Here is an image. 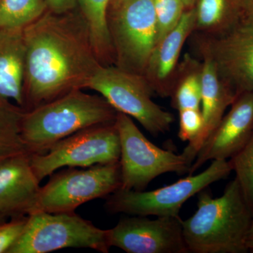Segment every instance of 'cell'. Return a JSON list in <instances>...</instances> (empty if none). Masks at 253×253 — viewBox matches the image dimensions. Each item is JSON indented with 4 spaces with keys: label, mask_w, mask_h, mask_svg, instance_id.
<instances>
[{
    "label": "cell",
    "mask_w": 253,
    "mask_h": 253,
    "mask_svg": "<svg viewBox=\"0 0 253 253\" xmlns=\"http://www.w3.org/2000/svg\"><path fill=\"white\" fill-rule=\"evenodd\" d=\"M23 32L26 111L86 89L101 66L78 8L63 14L46 10Z\"/></svg>",
    "instance_id": "cell-1"
},
{
    "label": "cell",
    "mask_w": 253,
    "mask_h": 253,
    "mask_svg": "<svg viewBox=\"0 0 253 253\" xmlns=\"http://www.w3.org/2000/svg\"><path fill=\"white\" fill-rule=\"evenodd\" d=\"M253 217L236 178L219 197L201 191L196 212L182 220L188 252L249 253L246 243Z\"/></svg>",
    "instance_id": "cell-2"
},
{
    "label": "cell",
    "mask_w": 253,
    "mask_h": 253,
    "mask_svg": "<svg viewBox=\"0 0 253 253\" xmlns=\"http://www.w3.org/2000/svg\"><path fill=\"white\" fill-rule=\"evenodd\" d=\"M118 111L101 95L74 89L34 109L21 120L23 140L30 154H43L78 131L116 122Z\"/></svg>",
    "instance_id": "cell-3"
},
{
    "label": "cell",
    "mask_w": 253,
    "mask_h": 253,
    "mask_svg": "<svg viewBox=\"0 0 253 253\" xmlns=\"http://www.w3.org/2000/svg\"><path fill=\"white\" fill-rule=\"evenodd\" d=\"M231 172L229 161H213L203 172L189 174L153 191L118 189L107 196L105 207L110 212L129 215L179 217L181 208L188 200L213 183L225 179Z\"/></svg>",
    "instance_id": "cell-4"
},
{
    "label": "cell",
    "mask_w": 253,
    "mask_h": 253,
    "mask_svg": "<svg viewBox=\"0 0 253 253\" xmlns=\"http://www.w3.org/2000/svg\"><path fill=\"white\" fill-rule=\"evenodd\" d=\"M66 248L109 253L108 229L96 227L74 212H35L28 215L22 234L8 253H46Z\"/></svg>",
    "instance_id": "cell-5"
},
{
    "label": "cell",
    "mask_w": 253,
    "mask_h": 253,
    "mask_svg": "<svg viewBox=\"0 0 253 253\" xmlns=\"http://www.w3.org/2000/svg\"><path fill=\"white\" fill-rule=\"evenodd\" d=\"M107 22L114 66L143 76L157 42L154 0H123L108 9Z\"/></svg>",
    "instance_id": "cell-6"
},
{
    "label": "cell",
    "mask_w": 253,
    "mask_h": 253,
    "mask_svg": "<svg viewBox=\"0 0 253 253\" xmlns=\"http://www.w3.org/2000/svg\"><path fill=\"white\" fill-rule=\"evenodd\" d=\"M86 89L96 91L118 113L134 118L154 136L170 129L174 116L155 103L144 76L112 66L101 65Z\"/></svg>",
    "instance_id": "cell-7"
},
{
    "label": "cell",
    "mask_w": 253,
    "mask_h": 253,
    "mask_svg": "<svg viewBox=\"0 0 253 253\" xmlns=\"http://www.w3.org/2000/svg\"><path fill=\"white\" fill-rule=\"evenodd\" d=\"M116 125L121 141V189L144 191L161 174L189 172L192 162L185 154H176L153 144L129 116L118 113Z\"/></svg>",
    "instance_id": "cell-8"
},
{
    "label": "cell",
    "mask_w": 253,
    "mask_h": 253,
    "mask_svg": "<svg viewBox=\"0 0 253 253\" xmlns=\"http://www.w3.org/2000/svg\"><path fill=\"white\" fill-rule=\"evenodd\" d=\"M121 186L120 161L96 165L86 169L71 168L55 174L41 188L33 212H73L81 205L107 197Z\"/></svg>",
    "instance_id": "cell-9"
},
{
    "label": "cell",
    "mask_w": 253,
    "mask_h": 253,
    "mask_svg": "<svg viewBox=\"0 0 253 253\" xmlns=\"http://www.w3.org/2000/svg\"><path fill=\"white\" fill-rule=\"evenodd\" d=\"M40 181L59 168H89L119 162L121 141L116 122L86 128L53 145L45 154H30Z\"/></svg>",
    "instance_id": "cell-10"
},
{
    "label": "cell",
    "mask_w": 253,
    "mask_h": 253,
    "mask_svg": "<svg viewBox=\"0 0 253 253\" xmlns=\"http://www.w3.org/2000/svg\"><path fill=\"white\" fill-rule=\"evenodd\" d=\"M191 36L200 57L211 60L236 96L253 91V19L242 18L218 36Z\"/></svg>",
    "instance_id": "cell-11"
},
{
    "label": "cell",
    "mask_w": 253,
    "mask_h": 253,
    "mask_svg": "<svg viewBox=\"0 0 253 253\" xmlns=\"http://www.w3.org/2000/svg\"><path fill=\"white\" fill-rule=\"evenodd\" d=\"M111 247L127 253H189L180 217L132 215L108 229Z\"/></svg>",
    "instance_id": "cell-12"
},
{
    "label": "cell",
    "mask_w": 253,
    "mask_h": 253,
    "mask_svg": "<svg viewBox=\"0 0 253 253\" xmlns=\"http://www.w3.org/2000/svg\"><path fill=\"white\" fill-rule=\"evenodd\" d=\"M230 107L200 150L189 174L208 161L230 159L249 140L253 131V91L239 95Z\"/></svg>",
    "instance_id": "cell-13"
},
{
    "label": "cell",
    "mask_w": 253,
    "mask_h": 253,
    "mask_svg": "<svg viewBox=\"0 0 253 253\" xmlns=\"http://www.w3.org/2000/svg\"><path fill=\"white\" fill-rule=\"evenodd\" d=\"M194 8L186 9L177 26L155 46L143 75L154 94L170 96L181 51L194 32Z\"/></svg>",
    "instance_id": "cell-14"
},
{
    "label": "cell",
    "mask_w": 253,
    "mask_h": 253,
    "mask_svg": "<svg viewBox=\"0 0 253 253\" xmlns=\"http://www.w3.org/2000/svg\"><path fill=\"white\" fill-rule=\"evenodd\" d=\"M40 182L32 168L29 154L0 163V213L6 218L31 214L41 191Z\"/></svg>",
    "instance_id": "cell-15"
},
{
    "label": "cell",
    "mask_w": 253,
    "mask_h": 253,
    "mask_svg": "<svg viewBox=\"0 0 253 253\" xmlns=\"http://www.w3.org/2000/svg\"><path fill=\"white\" fill-rule=\"evenodd\" d=\"M23 31L0 28V100L25 109Z\"/></svg>",
    "instance_id": "cell-16"
},
{
    "label": "cell",
    "mask_w": 253,
    "mask_h": 253,
    "mask_svg": "<svg viewBox=\"0 0 253 253\" xmlns=\"http://www.w3.org/2000/svg\"><path fill=\"white\" fill-rule=\"evenodd\" d=\"M201 61V112L204 117V127L193 151L195 159L205 142L224 117L226 110L230 107L237 98L234 91L219 76L211 60L203 58Z\"/></svg>",
    "instance_id": "cell-17"
},
{
    "label": "cell",
    "mask_w": 253,
    "mask_h": 253,
    "mask_svg": "<svg viewBox=\"0 0 253 253\" xmlns=\"http://www.w3.org/2000/svg\"><path fill=\"white\" fill-rule=\"evenodd\" d=\"M192 34L214 36L222 34L242 19L238 0H198Z\"/></svg>",
    "instance_id": "cell-18"
},
{
    "label": "cell",
    "mask_w": 253,
    "mask_h": 253,
    "mask_svg": "<svg viewBox=\"0 0 253 253\" xmlns=\"http://www.w3.org/2000/svg\"><path fill=\"white\" fill-rule=\"evenodd\" d=\"M202 94V61L186 54L173 81L171 106L178 111L200 109Z\"/></svg>",
    "instance_id": "cell-19"
},
{
    "label": "cell",
    "mask_w": 253,
    "mask_h": 253,
    "mask_svg": "<svg viewBox=\"0 0 253 253\" xmlns=\"http://www.w3.org/2000/svg\"><path fill=\"white\" fill-rule=\"evenodd\" d=\"M109 2V0H78V9L87 24L95 53L103 66L114 64V53L108 28Z\"/></svg>",
    "instance_id": "cell-20"
},
{
    "label": "cell",
    "mask_w": 253,
    "mask_h": 253,
    "mask_svg": "<svg viewBox=\"0 0 253 253\" xmlns=\"http://www.w3.org/2000/svg\"><path fill=\"white\" fill-rule=\"evenodd\" d=\"M25 111L14 103L0 100V163L29 154L21 136V120Z\"/></svg>",
    "instance_id": "cell-21"
},
{
    "label": "cell",
    "mask_w": 253,
    "mask_h": 253,
    "mask_svg": "<svg viewBox=\"0 0 253 253\" xmlns=\"http://www.w3.org/2000/svg\"><path fill=\"white\" fill-rule=\"evenodd\" d=\"M46 10V0H0V28L24 29Z\"/></svg>",
    "instance_id": "cell-22"
},
{
    "label": "cell",
    "mask_w": 253,
    "mask_h": 253,
    "mask_svg": "<svg viewBox=\"0 0 253 253\" xmlns=\"http://www.w3.org/2000/svg\"><path fill=\"white\" fill-rule=\"evenodd\" d=\"M229 162L253 215V131L248 142Z\"/></svg>",
    "instance_id": "cell-23"
},
{
    "label": "cell",
    "mask_w": 253,
    "mask_h": 253,
    "mask_svg": "<svg viewBox=\"0 0 253 253\" xmlns=\"http://www.w3.org/2000/svg\"><path fill=\"white\" fill-rule=\"evenodd\" d=\"M204 127V117L201 109H184L179 111L178 136L181 141L189 142L182 153L192 163L195 161L193 151Z\"/></svg>",
    "instance_id": "cell-24"
},
{
    "label": "cell",
    "mask_w": 253,
    "mask_h": 253,
    "mask_svg": "<svg viewBox=\"0 0 253 253\" xmlns=\"http://www.w3.org/2000/svg\"><path fill=\"white\" fill-rule=\"evenodd\" d=\"M157 42L177 26L186 8L180 0H154Z\"/></svg>",
    "instance_id": "cell-25"
},
{
    "label": "cell",
    "mask_w": 253,
    "mask_h": 253,
    "mask_svg": "<svg viewBox=\"0 0 253 253\" xmlns=\"http://www.w3.org/2000/svg\"><path fill=\"white\" fill-rule=\"evenodd\" d=\"M28 217H14L9 222L0 223V253H8L22 234Z\"/></svg>",
    "instance_id": "cell-26"
},
{
    "label": "cell",
    "mask_w": 253,
    "mask_h": 253,
    "mask_svg": "<svg viewBox=\"0 0 253 253\" xmlns=\"http://www.w3.org/2000/svg\"><path fill=\"white\" fill-rule=\"evenodd\" d=\"M47 10L56 14L69 12L78 8V0H46Z\"/></svg>",
    "instance_id": "cell-27"
},
{
    "label": "cell",
    "mask_w": 253,
    "mask_h": 253,
    "mask_svg": "<svg viewBox=\"0 0 253 253\" xmlns=\"http://www.w3.org/2000/svg\"><path fill=\"white\" fill-rule=\"evenodd\" d=\"M243 18L253 19V0H238Z\"/></svg>",
    "instance_id": "cell-28"
},
{
    "label": "cell",
    "mask_w": 253,
    "mask_h": 253,
    "mask_svg": "<svg viewBox=\"0 0 253 253\" xmlns=\"http://www.w3.org/2000/svg\"><path fill=\"white\" fill-rule=\"evenodd\" d=\"M246 245H247L249 252L253 253V217L252 221H251V226H250Z\"/></svg>",
    "instance_id": "cell-29"
},
{
    "label": "cell",
    "mask_w": 253,
    "mask_h": 253,
    "mask_svg": "<svg viewBox=\"0 0 253 253\" xmlns=\"http://www.w3.org/2000/svg\"><path fill=\"white\" fill-rule=\"evenodd\" d=\"M180 1L184 4L186 9H189L195 7L198 0H180Z\"/></svg>",
    "instance_id": "cell-30"
},
{
    "label": "cell",
    "mask_w": 253,
    "mask_h": 253,
    "mask_svg": "<svg viewBox=\"0 0 253 253\" xmlns=\"http://www.w3.org/2000/svg\"><path fill=\"white\" fill-rule=\"evenodd\" d=\"M123 1V0H109V8H108V9L118 6V5L121 4Z\"/></svg>",
    "instance_id": "cell-31"
},
{
    "label": "cell",
    "mask_w": 253,
    "mask_h": 253,
    "mask_svg": "<svg viewBox=\"0 0 253 253\" xmlns=\"http://www.w3.org/2000/svg\"><path fill=\"white\" fill-rule=\"evenodd\" d=\"M6 219V217H4L2 214L0 213V223L3 222L4 221V219Z\"/></svg>",
    "instance_id": "cell-32"
}]
</instances>
